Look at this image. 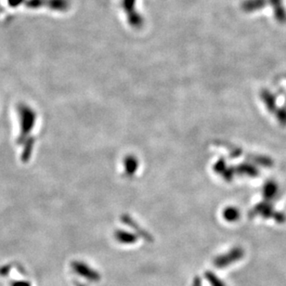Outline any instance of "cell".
Masks as SVG:
<instances>
[{"label": "cell", "instance_id": "obj_4", "mask_svg": "<svg viewBox=\"0 0 286 286\" xmlns=\"http://www.w3.org/2000/svg\"><path fill=\"white\" fill-rule=\"evenodd\" d=\"M115 236H116L117 241L122 244H133L137 241L136 237L130 234L129 232H125V231H117Z\"/></svg>", "mask_w": 286, "mask_h": 286}, {"label": "cell", "instance_id": "obj_1", "mask_svg": "<svg viewBox=\"0 0 286 286\" xmlns=\"http://www.w3.org/2000/svg\"><path fill=\"white\" fill-rule=\"evenodd\" d=\"M244 256H245L244 250L240 247H235L229 250L227 253L216 257L213 261V264L217 268H224L236 263L237 261L241 260Z\"/></svg>", "mask_w": 286, "mask_h": 286}, {"label": "cell", "instance_id": "obj_7", "mask_svg": "<svg viewBox=\"0 0 286 286\" xmlns=\"http://www.w3.org/2000/svg\"><path fill=\"white\" fill-rule=\"evenodd\" d=\"M76 286H84V285H82V284H80V283H78V282H76Z\"/></svg>", "mask_w": 286, "mask_h": 286}, {"label": "cell", "instance_id": "obj_5", "mask_svg": "<svg viewBox=\"0 0 286 286\" xmlns=\"http://www.w3.org/2000/svg\"><path fill=\"white\" fill-rule=\"evenodd\" d=\"M11 286H32L28 281H15L11 284Z\"/></svg>", "mask_w": 286, "mask_h": 286}, {"label": "cell", "instance_id": "obj_3", "mask_svg": "<svg viewBox=\"0 0 286 286\" xmlns=\"http://www.w3.org/2000/svg\"><path fill=\"white\" fill-rule=\"evenodd\" d=\"M205 278L210 286H227L226 284L219 277L217 276L213 271H210V270L206 271Z\"/></svg>", "mask_w": 286, "mask_h": 286}, {"label": "cell", "instance_id": "obj_2", "mask_svg": "<svg viewBox=\"0 0 286 286\" xmlns=\"http://www.w3.org/2000/svg\"><path fill=\"white\" fill-rule=\"evenodd\" d=\"M71 267H72V270L76 275L82 277L89 282L96 283V282L100 281V279H101L100 273L98 272L96 269H94L93 267H89L88 264H86L85 262L75 260L71 263Z\"/></svg>", "mask_w": 286, "mask_h": 286}, {"label": "cell", "instance_id": "obj_6", "mask_svg": "<svg viewBox=\"0 0 286 286\" xmlns=\"http://www.w3.org/2000/svg\"><path fill=\"white\" fill-rule=\"evenodd\" d=\"M191 286H202V280H201V278L199 276L194 277Z\"/></svg>", "mask_w": 286, "mask_h": 286}]
</instances>
